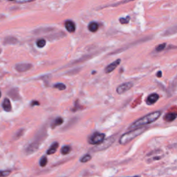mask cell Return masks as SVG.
<instances>
[{"label": "cell", "instance_id": "20", "mask_svg": "<svg viewBox=\"0 0 177 177\" xmlns=\"http://www.w3.org/2000/svg\"><path fill=\"white\" fill-rule=\"evenodd\" d=\"M91 159V156L89 155V154H86V155H85L83 157L81 158V159H80V162L87 163Z\"/></svg>", "mask_w": 177, "mask_h": 177}, {"label": "cell", "instance_id": "24", "mask_svg": "<svg viewBox=\"0 0 177 177\" xmlns=\"http://www.w3.org/2000/svg\"><path fill=\"white\" fill-rule=\"evenodd\" d=\"M165 47H166V44H165V43H163V44H160V45H159V46H158V47H156V51H157V52H160V51H163V49H165Z\"/></svg>", "mask_w": 177, "mask_h": 177}, {"label": "cell", "instance_id": "13", "mask_svg": "<svg viewBox=\"0 0 177 177\" xmlns=\"http://www.w3.org/2000/svg\"><path fill=\"white\" fill-rule=\"evenodd\" d=\"M58 146H59V145H58V143H53L52 144V145H51L49 148V150H48L47 151V154H49V155H51V154H53L54 153H56V152L57 151V148H58Z\"/></svg>", "mask_w": 177, "mask_h": 177}, {"label": "cell", "instance_id": "31", "mask_svg": "<svg viewBox=\"0 0 177 177\" xmlns=\"http://www.w3.org/2000/svg\"><path fill=\"white\" fill-rule=\"evenodd\" d=\"M131 177H140V176H131Z\"/></svg>", "mask_w": 177, "mask_h": 177}, {"label": "cell", "instance_id": "21", "mask_svg": "<svg viewBox=\"0 0 177 177\" xmlns=\"http://www.w3.org/2000/svg\"><path fill=\"white\" fill-rule=\"evenodd\" d=\"M37 46L39 48H43L46 45V40L44 39H40L37 41Z\"/></svg>", "mask_w": 177, "mask_h": 177}, {"label": "cell", "instance_id": "9", "mask_svg": "<svg viewBox=\"0 0 177 177\" xmlns=\"http://www.w3.org/2000/svg\"><path fill=\"white\" fill-rule=\"evenodd\" d=\"M121 60L120 59H118L114 62H113L112 63H111L110 64H109V65L106 67L105 68V72L107 73H109L112 71H114L116 69V68L119 65V64H120Z\"/></svg>", "mask_w": 177, "mask_h": 177}, {"label": "cell", "instance_id": "28", "mask_svg": "<svg viewBox=\"0 0 177 177\" xmlns=\"http://www.w3.org/2000/svg\"><path fill=\"white\" fill-rule=\"evenodd\" d=\"M161 76H162V72L160 71H159L157 73V77L158 78H160Z\"/></svg>", "mask_w": 177, "mask_h": 177}, {"label": "cell", "instance_id": "8", "mask_svg": "<svg viewBox=\"0 0 177 177\" xmlns=\"http://www.w3.org/2000/svg\"><path fill=\"white\" fill-rule=\"evenodd\" d=\"M32 66H32V64L29 63H20L16 64L15 68L18 72L22 73L30 70L32 68Z\"/></svg>", "mask_w": 177, "mask_h": 177}, {"label": "cell", "instance_id": "14", "mask_svg": "<svg viewBox=\"0 0 177 177\" xmlns=\"http://www.w3.org/2000/svg\"><path fill=\"white\" fill-rule=\"evenodd\" d=\"M176 118V114L175 113L167 114L163 118L164 120H165L166 122H168V123L174 121Z\"/></svg>", "mask_w": 177, "mask_h": 177}, {"label": "cell", "instance_id": "25", "mask_svg": "<svg viewBox=\"0 0 177 177\" xmlns=\"http://www.w3.org/2000/svg\"><path fill=\"white\" fill-rule=\"evenodd\" d=\"M130 17H126L125 18H120V22L122 24H127L129 23V22H130Z\"/></svg>", "mask_w": 177, "mask_h": 177}, {"label": "cell", "instance_id": "1", "mask_svg": "<svg viewBox=\"0 0 177 177\" xmlns=\"http://www.w3.org/2000/svg\"><path fill=\"white\" fill-rule=\"evenodd\" d=\"M160 115H161V111H157L145 116L135 121L133 124H131L130 128H129V130H136V129L143 127L147 125L152 123L153 122L158 120V118L160 116Z\"/></svg>", "mask_w": 177, "mask_h": 177}, {"label": "cell", "instance_id": "3", "mask_svg": "<svg viewBox=\"0 0 177 177\" xmlns=\"http://www.w3.org/2000/svg\"><path fill=\"white\" fill-rule=\"evenodd\" d=\"M105 139V134L103 133L95 132L90 136L88 142L91 145H99Z\"/></svg>", "mask_w": 177, "mask_h": 177}, {"label": "cell", "instance_id": "11", "mask_svg": "<svg viewBox=\"0 0 177 177\" xmlns=\"http://www.w3.org/2000/svg\"><path fill=\"white\" fill-rule=\"evenodd\" d=\"M2 108L4 109V110L5 111H11L12 109V106H11V103L10 100L8 98H4V101L2 102Z\"/></svg>", "mask_w": 177, "mask_h": 177}, {"label": "cell", "instance_id": "26", "mask_svg": "<svg viewBox=\"0 0 177 177\" xmlns=\"http://www.w3.org/2000/svg\"><path fill=\"white\" fill-rule=\"evenodd\" d=\"M33 1H35V0H15V2L18 3V4H24V3L31 2Z\"/></svg>", "mask_w": 177, "mask_h": 177}, {"label": "cell", "instance_id": "4", "mask_svg": "<svg viewBox=\"0 0 177 177\" xmlns=\"http://www.w3.org/2000/svg\"><path fill=\"white\" fill-rule=\"evenodd\" d=\"M115 138L114 137H109L107 139H105L102 142L98 145V146L94 148L93 150H95V151H99V150H103L106 148L109 147L110 145H111V144L114 142Z\"/></svg>", "mask_w": 177, "mask_h": 177}, {"label": "cell", "instance_id": "16", "mask_svg": "<svg viewBox=\"0 0 177 177\" xmlns=\"http://www.w3.org/2000/svg\"><path fill=\"white\" fill-rule=\"evenodd\" d=\"M98 28H99L98 24L94 22H91V23L89 24V27H88L89 30L91 32H92V33H94V32L97 31Z\"/></svg>", "mask_w": 177, "mask_h": 177}, {"label": "cell", "instance_id": "22", "mask_svg": "<svg viewBox=\"0 0 177 177\" xmlns=\"http://www.w3.org/2000/svg\"><path fill=\"white\" fill-rule=\"evenodd\" d=\"M47 158L46 156H43L42 159H40V165L41 167H45L47 165Z\"/></svg>", "mask_w": 177, "mask_h": 177}, {"label": "cell", "instance_id": "7", "mask_svg": "<svg viewBox=\"0 0 177 177\" xmlns=\"http://www.w3.org/2000/svg\"><path fill=\"white\" fill-rule=\"evenodd\" d=\"M163 156V154L161 151H154L151 154H149L147 155L148 157V161H154V160H157L161 159Z\"/></svg>", "mask_w": 177, "mask_h": 177}, {"label": "cell", "instance_id": "23", "mask_svg": "<svg viewBox=\"0 0 177 177\" xmlns=\"http://www.w3.org/2000/svg\"><path fill=\"white\" fill-rule=\"evenodd\" d=\"M11 170H5V171H0V177H7L11 175Z\"/></svg>", "mask_w": 177, "mask_h": 177}, {"label": "cell", "instance_id": "5", "mask_svg": "<svg viewBox=\"0 0 177 177\" xmlns=\"http://www.w3.org/2000/svg\"><path fill=\"white\" fill-rule=\"evenodd\" d=\"M44 134H46V132H42V134H40V137H38L37 138V140H35L34 142L32 143L28 147V148L27 149V153L28 154H31V153H33L34 152H35V151L37 150V149L38 147H39L40 146V142H38V140H40V139H42V138H44Z\"/></svg>", "mask_w": 177, "mask_h": 177}, {"label": "cell", "instance_id": "17", "mask_svg": "<svg viewBox=\"0 0 177 177\" xmlns=\"http://www.w3.org/2000/svg\"><path fill=\"white\" fill-rule=\"evenodd\" d=\"M63 122H64V120H63V119L62 118H60V117L57 118L56 120H54V122L52 124V128H54V127H57V126H60V125H61L63 123Z\"/></svg>", "mask_w": 177, "mask_h": 177}, {"label": "cell", "instance_id": "15", "mask_svg": "<svg viewBox=\"0 0 177 177\" xmlns=\"http://www.w3.org/2000/svg\"><path fill=\"white\" fill-rule=\"evenodd\" d=\"M18 42V40L17 38H15V37H11L8 36L7 37L5 38L4 43L5 44H17Z\"/></svg>", "mask_w": 177, "mask_h": 177}, {"label": "cell", "instance_id": "10", "mask_svg": "<svg viewBox=\"0 0 177 177\" xmlns=\"http://www.w3.org/2000/svg\"><path fill=\"white\" fill-rule=\"evenodd\" d=\"M159 99V96L157 94H152L147 98V103L148 105H153Z\"/></svg>", "mask_w": 177, "mask_h": 177}, {"label": "cell", "instance_id": "29", "mask_svg": "<svg viewBox=\"0 0 177 177\" xmlns=\"http://www.w3.org/2000/svg\"><path fill=\"white\" fill-rule=\"evenodd\" d=\"M131 1H134V0H125V1H124V2H122L121 4H125V3L129 2H131Z\"/></svg>", "mask_w": 177, "mask_h": 177}, {"label": "cell", "instance_id": "30", "mask_svg": "<svg viewBox=\"0 0 177 177\" xmlns=\"http://www.w3.org/2000/svg\"><path fill=\"white\" fill-rule=\"evenodd\" d=\"M2 97V93H1V91H0V98H1Z\"/></svg>", "mask_w": 177, "mask_h": 177}, {"label": "cell", "instance_id": "6", "mask_svg": "<svg viewBox=\"0 0 177 177\" xmlns=\"http://www.w3.org/2000/svg\"><path fill=\"white\" fill-rule=\"evenodd\" d=\"M132 86H133L132 82H125L118 86V88L116 89V91L118 94H123L124 93L127 91L128 90H130Z\"/></svg>", "mask_w": 177, "mask_h": 177}, {"label": "cell", "instance_id": "19", "mask_svg": "<svg viewBox=\"0 0 177 177\" xmlns=\"http://www.w3.org/2000/svg\"><path fill=\"white\" fill-rule=\"evenodd\" d=\"M53 87L59 89L60 91H62V90L66 89V85L63 83H57L56 85H54Z\"/></svg>", "mask_w": 177, "mask_h": 177}, {"label": "cell", "instance_id": "33", "mask_svg": "<svg viewBox=\"0 0 177 177\" xmlns=\"http://www.w3.org/2000/svg\"><path fill=\"white\" fill-rule=\"evenodd\" d=\"M0 53H1V49H0Z\"/></svg>", "mask_w": 177, "mask_h": 177}, {"label": "cell", "instance_id": "18", "mask_svg": "<svg viewBox=\"0 0 177 177\" xmlns=\"http://www.w3.org/2000/svg\"><path fill=\"white\" fill-rule=\"evenodd\" d=\"M71 147L69 145H65L62 147L61 149V153H62L63 155H66V154H68L71 152Z\"/></svg>", "mask_w": 177, "mask_h": 177}, {"label": "cell", "instance_id": "12", "mask_svg": "<svg viewBox=\"0 0 177 177\" xmlns=\"http://www.w3.org/2000/svg\"><path fill=\"white\" fill-rule=\"evenodd\" d=\"M65 28L69 33H73L76 31V25L72 21L68 20L65 22Z\"/></svg>", "mask_w": 177, "mask_h": 177}, {"label": "cell", "instance_id": "32", "mask_svg": "<svg viewBox=\"0 0 177 177\" xmlns=\"http://www.w3.org/2000/svg\"><path fill=\"white\" fill-rule=\"evenodd\" d=\"M9 1H13V0H9Z\"/></svg>", "mask_w": 177, "mask_h": 177}, {"label": "cell", "instance_id": "2", "mask_svg": "<svg viewBox=\"0 0 177 177\" xmlns=\"http://www.w3.org/2000/svg\"><path fill=\"white\" fill-rule=\"evenodd\" d=\"M145 130V129L143 127L138 128L136 130H131L129 132L123 134L119 140V143L120 145H126L131 142V140H134L135 138H136L137 136H139L140 134H142Z\"/></svg>", "mask_w": 177, "mask_h": 177}, {"label": "cell", "instance_id": "27", "mask_svg": "<svg viewBox=\"0 0 177 177\" xmlns=\"http://www.w3.org/2000/svg\"><path fill=\"white\" fill-rule=\"evenodd\" d=\"M40 103L38 102L37 101H33V102H32V103H31V106H35V105H39Z\"/></svg>", "mask_w": 177, "mask_h": 177}]
</instances>
